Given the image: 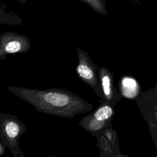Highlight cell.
Segmentation results:
<instances>
[{"mask_svg": "<svg viewBox=\"0 0 157 157\" xmlns=\"http://www.w3.org/2000/svg\"><path fill=\"white\" fill-rule=\"evenodd\" d=\"M7 89L38 112L50 115L72 118L94 108L93 105L83 98L64 88L38 90L9 86Z\"/></svg>", "mask_w": 157, "mask_h": 157, "instance_id": "1", "label": "cell"}, {"mask_svg": "<svg viewBox=\"0 0 157 157\" xmlns=\"http://www.w3.org/2000/svg\"><path fill=\"white\" fill-rule=\"evenodd\" d=\"M25 124L16 115L0 113V139L2 144L11 152L13 157H25L20 148V137L26 133Z\"/></svg>", "mask_w": 157, "mask_h": 157, "instance_id": "2", "label": "cell"}, {"mask_svg": "<svg viewBox=\"0 0 157 157\" xmlns=\"http://www.w3.org/2000/svg\"><path fill=\"white\" fill-rule=\"evenodd\" d=\"M99 105L93 111L85 116L78 123V125L93 136L98 139L104 129L112 122L115 114L114 107L102 99L98 100Z\"/></svg>", "mask_w": 157, "mask_h": 157, "instance_id": "3", "label": "cell"}, {"mask_svg": "<svg viewBox=\"0 0 157 157\" xmlns=\"http://www.w3.org/2000/svg\"><path fill=\"white\" fill-rule=\"evenodd\" d=\"M78 64L75 67V72L78 78L90 86L94 93L103 99L99 75L97 72L99 67L91 58L90 55L85 50L77 47Z\"/></svg>", "mask_w": 157, "mask_h": 157, "instance_id": "4", "label": "cell"}, {"mask_svg": "<svg viewBox=\"0 0 157 157\" xmlns=\"http://www.w3.org/2000/svg\"><path fill=\"white\" fill-rule=\"evenodd\" d=\"M144 120L147 121L155 146L157 131V86L142 91L135 100Z\"/></svg>", "mask_w": 157, "mask_h": 157, "instance_id": "5", "label": "cell"}, {"mask_svg": "<svg viewBox=\"0 0 157 157\" xmlns=\"http://www.w3.org/2000/svg\"><path fill=\"white\" fill-rule=\"evenodd\" d=\"M31 47V40L26 36L14 32H4L0 35V60L6 59L8 54L25 53Z\"/></svg>", "mask_w": 157, "mask_h": 157, "instance_id": "6", "label": "cell"}, {"mask_svg": "<svg viewBox=\"0 0 157 157\" xmlns=\"http://www.w3.org/2000/svg\"><path fill=\"white\" fill-rule=\"evenodd\" d=\"M97 72L103 96L102 100L113 107L116 106L123 98L114 85L113 74L105 66L99 67Z\"/></svg>", "mask_w": 157, "mask_h": 157, "instance_id": "7", "label": "cell"}, {"mask_svg": "<svg viewBox=\"0 0 157 157\" xmlns=\"http://www.w3.org/2000/svg\"><path fill=\"white\" fill-rule=\"evenodd\" d=\"M96 147L99 150L101 157H115L120 152L118 136L113 129L112 122L109 124L102 134L98 139Z\"/></svg>", "mask_w": 157, "mask_h": 157, "instance_id": "8", "label": "cell"}, {"mask_svg": "<svg viewBox=\"0 0 157 157\" xmlns=\"http://www.w3.org/2000/svg\"><path fill=\"white\" fill-rule=\"evenodd\" d=\"M118 85L120 94L126 99L136 100L142 91L137 80L130 76L121 77Z\"/></svg>", "mask_w": 157, "mask_h": 157, "instance_id": "9", "label": "cell"}, {"mask_svg": "<svg viewBox=\"0 0 157 157\" xmlns=\"http://www.w3.org/2000/svg\"><path fill=\"white\" fill-rule=\"evenodd\" d=\"M89 6L94 11L101 15H106L107 12L105 9V0H79Z\"/></svg>", "mask_w": 157, "mask_h": 157, "instance_id": "10", "label": "cell"}, {"mask_svg": "<svg viewBox=\"0 0 157 157\" xmlns=\"http://www.w3.org/2000/svg\"><path fill=\"white\" fill-rule=\"evenodd\" d=\"M5 150H6V147L0 141V157L5 153Z\"/></svg>", "mask_w": 157, "mask_h": 157, "instance_id": "11", "label": "cell"}, {"mask_svg": "<svg viewBox=\"0 0 157 157\" xmlns=\"http://www.w3.org/2000/svg\"><path fill=\"white\" fill-rule=\"evenodd\" d=\"M115 157H129L128 155H122L121 153V152H119Z\"/></svg>", "mask_w": 157, "mask_h": 157, "instance_id": "12", "label": "cell"}, {"mask_svg": "<svg viewBox=\"0 0 157 157\" xmlns=\"http://www.w3.org/2000/svg\"><path fill=\"white\" fill-rule=\"evenodd\" d=\"M48 157H58V156H53V155H51V156H49Z\"/></svg>", "mask_w": 157, "mask_h": 157, "instance_id": "13", "label": "cell"}]
</instances>
